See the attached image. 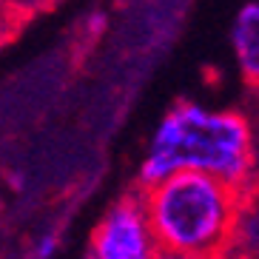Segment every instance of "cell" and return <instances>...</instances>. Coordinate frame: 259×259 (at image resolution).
Here are the masks:
<instances>
[{
    "mask_svg": "<svg viewBox=\"0 0 259 259\" xmlns=\"http://www.w3.org/2000/svg\"><path fill=\"white\" fill-rule=\"evenodd\" d=\"M183 168L205 171L256 194L259 154L251 120L242 111H211L191 100H180L154 131L134 185L148 188Z\"/></svg>",
    "mask_w": 259,
    "mask_h": 259,
    "instance_id": "1",
    "label": "cell"
},
{
    "mask_svg": "<svg viewBox=\"0 0 259 259\" xmlns=\"http://www.w3.org/2000/svg\"><path fill=\"white\" fill-rule=\"evenodd\" d=\"M157 251L188 259H225L236 222L256 194L205 171H171L140 188Z\"/></svg>",
    "mask_w": 259,
    "mask_h": 259,
    "instance_id": "2",
    "label": "cell"
},
{
    "mask_svg": "<svg viewBox=\"0 0 259 259\" xmlns=\"http://www.w3.org/2000/svg\"><path fill=\"white\" fill-rule=\"evenodd\" d=\"M89 248L97 259H157V242H154L151 225L145 217L143 194L140 188H128L106 211V217L92 231Z\"/></svg>",
    "mask_w": 259,
    "mask_h": 259,
    "instance_id": "3",
    "label": "cell"
},
{
    "mask_svg": "<svg viewBox=\"0 0 259 259\" xmlns=\"http://www.w3.org/2000/svg\"><path fill=\"white\" fill-rule=\"evenodd\" d=\"M231 46H234L239 74L251 89H259V0L245 3L231 26Z\"/></svg>",
    "mask_w": 259,
    "mask_h": 259,
    "instance_id": "4",
    "label": "cell"
},
{
    "mask_svg": "<svg viewBox=\"0 0 259 259\" xmlns=\"http://www.w3.org/2000/svg\"><path fill=\"white\" fill-rule=\"evenodd\" d=\"M17 20H20V15L12 9V3H0V49L6 46V40L15 34Z\"/></svg>",
    "mask_w": 259,
    "mask_h": 259,
    "instance_id": "5",
    "label": "cell"
},
{
    "mask_svg": "<svg viewBox=\"0 0 259 259\" xmlns=\"http://www.w3.org/2000/svg\"><path fill=\"white\" fill-rule=\"evenodd\" d=\"M57 251V234H46V236H40V242H37V259H52V253Z\"/></svg>",
    "mask_w": 259,
    "mask_h": 259,
    "instance_id": "6",
    "label": "cell"
},
{
    "mask_svg": "<svg viewBox=\"0 0 259 259\" xmlns=\"http://www.w3.org/2000/svg\"><path fill=\"white\" fill-rule=\"evenodd\" d=\"M157 259H188V256H168V253H160Z\"/></svg>",
    "mask_w": 259,
    "mask_h": 259,
    "instance_id": "7",
    "label": "cell"
},
{
    "mask_svg": "<svg viewBox=\"0 0 259 259\" xmlns=\"http://www.w3.org/2000/svg\"><path fill=\"white\" fill-rule=\"evenodd\" d=\"M85 259H97V256H94V253H89V256H85Z\"/></svg>",
    "mask_w": 259,
    "mask_h": 259,
    "instance_id": "8",
    "label": "cell"
}]
</instances>
